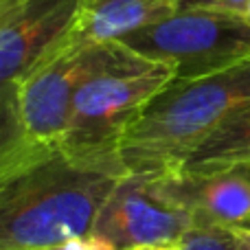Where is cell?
Masks as SVG:
<instances>
[{"label": "cell", "instance_id": "9", "mask_svg": "<svg viewBox=\"0 0 250 250\" xmlns=\"http://www.w3.org/2000/svg\"><path fill=\"white\" fill-rule=\"evenodd\" d=\"M178 9L180 0H79L75 31L90 42H121Z\"/></svg>", "mask_w": 250, "mask_h": 250}, {"label": "cell", "instance_id": "13", "mask_svg": "<svg viewBox=\"0 0 250 250\" xmlns=\"http://www.w3.org/2000/svg\"><path fill=\"white\" fill-rule=\"evenodd\" d=\"M44 250H112L108 244L99 242L95 237H88V239H77V242H70L64 244V246H57V248H44Z\"/></svg>", "mask_w": 250, "mask_h": 250}, {"label": "cell", "instance_id": "10", "mask_svg": "<svg viewBox=\"0 0 250 250\" xmlns=\"http://www.w3.org/2000/svg\"><path fill=\"white\" fill-rule=\"evenodd\" d=\"M230 167H250V104L217 125L176 171L208 173Z\"/></svg>", "mask_w": 250, "mask_h": 250}, {"label": "cell", "instance_id": "5", "mask_svg": "<svg viewBox=\"0 0 250 250\" xmlns=\"http://www.w3.org/2000/svg\"><path fill=\"white\" fill-rule=\"evenodd\" d=\"M129 55L121 42H90L70 31L18 82L24 132L35 143H60L79 88Z\"/></svg>", "mask_w": 250, "mask_h": 250}, {"label": "cell", "instance_id": "3", "mask_svg": "<svg viewBox=\"0 0 250 250\" xmlns=\"http://www.w3.org/2000/svg\"><path fill=\"white\" fill-rule=\"evenodd\" d=\"M171 82L176 75L169 66L147 62L129 51L127 57L79 88L60 145L83 163L127 176L119 154L123 134Z\"/></svg>", "mask_w": 250, "mask_h": 250}, {"label": "cell", "instance_id": "1", "mask_svg": "<svg viewBox=\"0 0 250 250\" xmlns=\"http://www.w3.org/2000/svg\"><path fill=\"white\" fill-rule=\"evenodd\" d=\"M121 178L70 156L60 143H33L0 173V250H44L88 239Z\"/></svg>", "mask_w": 250, "mask_h": 250}, {"label": "cell", "instance_id": "4", "mask_svg": "<svg viewBox=\"0 0 250 250\" xmlns=\"http://www.w3.org/2000/svg\"><path fill=\"white\" fill-rule=\"evenodd\" d=\"M121 44L143 60L169 66L178 82H191L250 60V20L230 9L180 4Z\"/></svg>", "mask_w": 250, "mask_h": 250}, {"label": "cell", "instance_id": "6", "mask_svg": "<svg viewBox=\"0 0 250 250\" xmlns=\"http://www.w3.org/2000/svg\"><path fill=\"white\" fill-rule=\"evenodd\" d=\"M193 217L160 193L149 173H127L105 198L90 237L112 250L182 244Z\"/></svg>", "mask_w": 250, "mask_h": 250}, {"label": "cell", "instance_id": "2", "mask_svg": "<svg viewBox=\"0 0 250 250\" xmlns=\"http://www.w3.org/2000/svg\"><path fill=\"white\" fill-rule=\"evenodd\" d=\"M250 104V60L191 82H171L147 104L123 134L119 154L127 173L176 171L182 160Z\"/></svg>", "mask_w": 250, "mask_h": 250}, {"label": "cell", "instance_id": "17", "mask_svg": "<svg viewBox=\"0 0 250 250\" xmlns=\"http://www.w3.org/2000/svg\"><path fill=\"white\" fill-rule=\"evenodd\" d=\"M2 2H4V0H0V7H2Z\"/></svg>", "mask_w": 250, "mask_h": 250}, {"label": "cell", "instance_id": "11", "mask_svg": "<svg viewBox=\"0 0 250 250\" xmlns=\"http://www.w3.org/2000/svg\"><path fill=\"white\" fill-rule=\"evenodd\" d=\"M35 141H31L24 132L18 105V83L0 90V173L7 167H11L22 154L33 147Z\"/></svg>", "mask_w": 250, "mask_h": 250}, {"label": "cell", "instance_id": "14", "mask_svg": "<svg viewBox=\"0 0 250 250\" xmlns=\"http://www.w3.org/2000/svg\"><path fill=\"white\" fill-rule=\"evenodd\" d=\"M250 0H180V4H207V7H222V9H230V11H237V13Z\"/></svg>", "mask_w": 250, "mask_h": 250}, {"label": "cell", "instance_id": "16", "mask_svg": "<svg viewBox=\"0 0 250 250\" xmlns=\"http://www.w3.org/2000/svg\"><path fill=\"white\" fill-rule=\"evenodd\" d=\"M237 233H239V237L246 242V246L250 248V226H244V229H237Z\"/></svg>", "mask_w": 250, "mask_h": 250}, {"label": "cell", "instance_id": "8", "mask_svg": "<svg viewBox=\"0 0 250 250\" xmlns=\"http://www.w3.org/2000/svg\"><path fill=\"white\" fill-rule=\"evenodd\" d=\"M154 178L160 193L193 217L195 229L250 226V167L208 173L169 171Z\"/></svg>", "mask_w": 250, "mask_h": 250}, {"label": "cell", "instance_id": "12", "mask_svg": "<svg viewBox=\"0 0 250 250\" xmlns=\"http://www.w3.org/2000/svg\"><path fill=\"white\" fill-rule=\"evenodd\" d=\"M180 250H250L237 229H191Z\"/></svg>", "mask_w": 250, "mask_h": 250}, {"label": "cell", "instance_id": "7", "mask_svg": "<svg viewBox=\"0 0 250 250\" xmlns=\"http://www.w3.org/2000/svg\"><path fill=\"white\" fill-rule=\"evenodd\" d=\"M79 0H4L0 7V90L18 83L77 24Z\"/></svg>", "mask_w": 250, "mask_h": 250}, {"label": "cell", "instance_id": "15", "mask_svg": "<svg viewBox=\"0 0 250 250\" xmlns=\"http://www.w3.org/2000/svg\"><path fill=\"white\" fill-rule=\"evenodd\" d=\"M132 250H180V244H169V246H138Z\"/></svg>", "mask_w": 250, "mask_h": 250}]
</instances>
